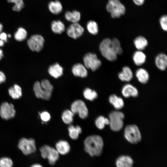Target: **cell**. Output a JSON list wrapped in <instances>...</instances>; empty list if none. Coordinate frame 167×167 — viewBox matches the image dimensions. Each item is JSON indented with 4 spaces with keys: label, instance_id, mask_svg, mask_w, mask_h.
Listing matches in <instances>:
<instances>
[{
    "label": "cell",
    "instance_id": "e575fe53",
    "mask_svg": "<svg viewBox=\"0 0 167 167\" xmlns=\"http://www.w3.org/2000/svg\"><path fill=\"white\" fill-rule=\"evenodd\" d=\"M83 94L86 99L91 101H93L97 97V94L96 91L88 88L85 89Z\"/></svg>",
    "mask_w": 167,
    "mask_h": 167
},
{
    "label": "cell",
    "instance_id": "4316f807",
    "mask_svg": "<svg viewBox=\"0 0 167 167\" xmlns=\"http://www.w3.org/2000/svg\"><path fill=\"white\" fill-rule=\"evenodd\" d=\"M51 26L52 31L55 33L60 34L65 29L64 23L60 20L53 21L51 23Z\"/></svg>",
    "mask_w": 167,
    "mask_h": 167
},
{
    "label": "cell",
    "instance_id": "e0dca14e",
    "mask_svg": "<svg viewBox=\"0 0 167 167\" xmlns=\"http://www.w3.org/2000/svg\"><path fill=\"white\" fill-rule=\"evenodd\" d=\"M118 77L121 81L128 82L132 79L133 74L129 66H125L122 67V71L118 73Z\"/></svg>",
    "mask_w": 167,
    "mask_h": 167
},
{
    "label": "cell",
    "instance_id": "b9f144b4",
    "mask_svg": "<svg viewBox=\"0 0 167 167\" xmlns=\"http://www.w3.org/2000/svg\"><path fill=\"white\" fill-rule=\"evenodd\" d=\"M133 1L136 5L140 6L143 4L145 0H133Z\"/></svg>",
    "mask_w": 167,
    "mask_h": 167
},
{
    "label": "cell",
    "instance_id": "30bf717a",
    "mask_svg": "<svg viewBox=\"0 0 167 167\" xmlns=\"http://www.w3.org/2000/svg\"><path fill=\"white\" fill-rule=\"evenodd\" d=\"M44 39L41 35H34L30 37L27 41V44L30 49L33 51L39 52L42 49Z\"/></svg>",
    "mask_w": 167,
    "mask_h": 167
},
{
    "label": "cell",
    "instance_id": "8d00e7d4",
    "mask_svg": "<svg viewBox=\"0 0 167 167\" xmlns=\"http://www.w3.org/2000/svg\"><path fill=\"white\" fill-rule=\"evenodd\" d=\"M12 160L10 158L4 157L0 158V167H12Z\"/></svg>",
    "mask_w": 167,
    "mask_h": 167
},
{
    "label": "cell",
    "instance_id": "8fae6325",
    "mask_svg": "<svg viewBox=\"0 0 167 167\" xmlns=\"http://www.w3.org/2000/svg\"><path fill=\"white\" fill-rule=\"evenodd\" d=\"M71 110L74 114L78 113L82 119L86 118L88 115V111L86 104L81 100H76L72 104Z\"/></svg>",
    "mask_w": 167,
    "mask_h": 167
},
{
    "label": "cell",
    "instance_id": "83f0119b",
    "mask_svg": "<svg viewBox=\"0 0 167 167\" xmlns=\"http://www.w3.org/2000/svg\"><path fill=\"white\" fill-rule=\"evenodd\" d=\"M8 92L10 96L13 99H18L22 95L21 87L17 84H14L8 89Z\"/></svg>",
    "mask_w": 167,
    "mask_h": 167
},
{
    "label": "cell",
    "instance_id": "bcb514c9",
    "mask_svg": "<svg viewBox=\"0 0 167 167\" xmlns=\"http://www.w3.org/2000/svg\"><path fill=\"white\" fill-rule=\"evenodd\" d=\"M3 26L2 24L0 23V33H1L2 30Z\"/></svg>",
    "mask_w": 167,
    "mask_h": 167
},
{
    "label": "cell",
    "instance_id": "d6a6232c",
    "mask_svg": "<svg viewBox=\"0 0 167 167\" xmlns=\"http://www.w3.org/2000/svg\"><path fill=\"white\" fill-rule=\"evenodd\" d=\"M74 113L71 110L66 109L63 112L62 118L63 122L66 124H71L73 121Z\"/></svg>",
    "mask_w": 167,
    "mask_h": 167
},
{
    "label": "cell",
    "instance_id": "ab89813d",
    "mask_svg": "<svg viewBox=\"0 0 167 167\" xmlns=\"http://www.w3.org/2000/svg\"><path fill=\"white\" fill-rule=\"evenodd\" d=\"M7 34L4 32L0 33V39L3 41L5 42L7 41Z\"/></svg>",
    "mask_w": 167,
    "mask_h": 167
},
{
    "label": "cell",
    "instance_id": "f35d334b",
    "mask_svg": "<svg viewBox=\"0 0 167 167\" xmlns=\"http://www.w3.org/2000/svg\"><path fill=\"white\" fill-rule=\"evenodd\" d=\"M40 118L43 122H47L50 119V115L49 113L47 111H43L39 113Z\"/></svg>",
    "mask_w": 167,
    "mask_h": 167
},
{
    "label": "cell",
    "instance_id": "cb8c5ba5",
    "mask_svg": "<svg viewBox=\"0 0 167 167\" xmlns=\"http://www.w3.org/2000/svg\"><path fill=\"white\" fill-rule=\"evenodd\" d=\"M64 16L67 21L72 23H78L81 17L80 12L76 10L67 11L65 12Z\"/></svg>",
    "mask_w": 167,
    "mask_h": 167
},
{
    "label": "cell",
    "instance_id": "7c38bea8",
    "mask_svg": "<svg viewBox=\"0 0 167 167\" xmlns=\"http://www.w3.org/2000/svg\"><path fill=\"white\" fill-rule=\"evenodd\" d=\"M15 113L12 104L6 102L2 104L0 108V116L2 119L7 120L15 116Z\"/></svg>",
    "mask_w": 167,
    "mask_h": 167
},
{
    "label": "cell",
    "instance_id": "4fadbf2b",
    "mask_svg": "<svg viewBox=\"0 0 167 167\" xmlns=\"http://www.w3.org/2000/svg\"><path fill=\"white\" fill-rule=\"evenodd\" d=\"M84 32V28L78 23H72L68 27L66 33L70 37L76 39L80 37Z\"/></svg>",
    "mask_w": 167,
    "mask_h": 167
},
{
    "label": "cell",
    "instance_id": "f1b7e54d",
    "mask_svg": "<svg viewBox=\"0 0 167 167\" xmlns=\"http://www.w3.org/2000/svg\"><path fill=\"white\" fill-rule=\"evenodd\" d=\"M69 135L70 137L73 139H77L79 136V134L82 132L81 128L78 126H74L71 125L68 127Z\"/></svg>",
    "mask_w": 167,
    "mask_h": 167
},
{
    "label": "cell",
    "instance_id": "ac0fdd59",
    "mask_svg": "<svg viewBox=\"0 0 167 167\" xmlns=\"http://www.w3.org/2000/svg\"><path fill=\"white\" fill-rule=\"evenodd\" d=\"M136 78L139 82L146 84L149 80L150 75L148 71L143 68H139L136 70L135 73Z\"/></svg>",
    "mask_w": 167,
    "mask_h": 167
},
{
    "label": "cell",
    "instance_id": "5bb4252c",
    "mask_svg": "<svg viewBox=\"0 0 167 167\" xmlns=\"http://www.w3.org/2000/svg\"><path fill=\"white\" fill-rule=\"evenodd\" d=\"M134 161L130 156L122 155L116 159L115 164L116 167H133Z\"/></svg>",
    "mask_w": 167,
    "mask_h": 167
},
{
    "label": "cell",
    "instance_id": "7402d4cb",
    "mask_svg": "<svg viewBox=\"0 0 167 167\" xmlns=\"http://www.w3.org/2000/svg\"><path fill=\"white\" fill-rule=\"evenodd\" d=\"M55 147L58 153L62 155L68 153L70 150V147L68 142L63 140L58 142L56 144Z\"/></svg>",
    "mask_w": 167,
    "mask_h": 167
},
{
    "label": "cell",
    "instance_id": "836d02e7",
    "mask_svg": "<svg viewBox=\"0 0 167 167\" xmlns=\"http://www.w3.org/2000/svg\"><path fill=\"white\" fill-rule=\"evenodd\" d=\"M109 119L103 116H100L95 120V125L100 129H103L105 125L109 124Z\"/></svg>",
    "mask_w": 167,
    "mask_h": 167
},
{
    "label": "cell",
    "instance_id": "484cf974",
    "mask_svg": "<svg viewBox=\"0 0 167 167\" xmlns=\"http://www.w3.org/2000/svg\"><path fill=\"white\" fill-rule=\"evenodd\" d=\"M109 100L110 103L117 109H122L124 105V102L122 99L115 94L111 95Z\"/></svg>",
    "mask_w": 167,
    "mask_h": 167
},
{
    "label": "cell",
    "instance_id": "52a82bcc",
    "mask_svg": "<svg viewBox=\"0 0 167 167\" xmlns=\"http://www.w3.org/2000/svg\"><path fill=\"white\" fill-rule=\"evenodd\" d=\"M40 151L42 157L47 159L51 165H54L59 159V154L56 149L49 146L45 145L42 146Z\"/></svg>",
    "mask_w": 167,
    "mask_h": 167
},
{
    "label": "cell",
    "instance_id": "d6986e66",
    "mask_svg": "<svg viewBox=\"0 0 167 167\" xmlns=\"http://www.w3.org/2000/svg\"><path fill=\"white\" fill-rule=\"evenodd\" d=\"M72 71L75 76L82 78L87 77L88 74L86 68L80 63L74 65L72 68Z\"/></svg>",
    "mask_w": 167,
    "mask_h": 167
},
{
    "label": "cell",
    "instance_id": "1f68e13d",
    "mask_svg": "<svg viewBox=\"0 0 167 167\" xmlns=\"http://www.w3.org/2000/svg\"><path fill=\"white\" fill-rule=\"evenodd\" d=\"M27 36L26 30L22 27L19 28L14 34V37L18 41H21L26 39Z\"/></svg>",
    "mask_w": 167,
    "mask_h": 167
},
{
    "label": "cell",
    "instance_id": "d4e9b609",
    "mask_svg": "<svg viewBox=\"0 0 167 167\" xmlns=\"http://www.w3.org/2000/svg\"><path fill=\"white\" fill-rule=\"evenodd\" d=\"M133 43L135 46L138 50L142 51L147 46L148 41L144 36H139L134 39Z\"/></svg>",
    "mask_w": 167,
    "mask_h": 167
},
{
    "label": "cell",
    "instance_id": "2e32d148",
    "mask_svg": "<svg viewBox=\"0 0 167 167\" xmlns=\"http://www.w3.org/2000/svg\"><path fill=\"white\" fill-rule=\"evenodd\" d=\"M155 63L156 67L161 71H165L167 67V56L164 53H159L156 56Z\"/></svg>",
    "mask_w": 167,
    "mask_h": 167
},
{
    "label": "cell",
    "instance_id": "3957f363",
    "mask_svg": "<svg viewBox=\"0 0 167 167\" xmlns=\"http://www.w3.org/2000/svg\"><path fill=\"white\" fill-rule=\"evenodd\" d=\"M111 40L109 38L103 40L99 45V49L102 55L106 59L114 61L117 58V55L113 51L111 45Z\"/></svg>",
    "mask_w": 167,
    "mask_h": 167
},
{
    "label": "cell",
    "instance_id": "f6af8a7d",
    "mask_svg": "<svg viewBox=\"0 0 167 167\" xmlns=\"http://www.w3.org/2000/svg\"><path fill=\"white\" fill-rule=\"evenodd\" d=\"M4 42L3 41L0 39V47L3 46L4 45Z\"/></svg>",
    "mask_w": 167,
    "mask_h": 167
},
{
    "label": "cell",
    "instance_id": "5b68a950",
    "mask_svg": "<svg viewBox=\"0 0 167 167\" xmlns=\"http://www.w3.org/2000/svg\"><path fill=\"white\" fill-rule=\"evenodd\" d=\"M124 136L126 139L132 144H136L141 139L140 131L137 126L135 125L127 126L124 131Z\"/></svg>",
    "mask_w": 167,
    "mask_h": 167
},
{
    "label": "cell",
    "instance_id": "d590c367",
    "mask_svg": "<svg viewBox=\"0 0 167 167\" xmlns=\"http://www.w3.org/2000/svg\"><path fill=\"white\" fill-rule=\"evenodd\" d=\"M8 2L15 4L12 7V10L15 11H20L24 7V4L23 0H7Z\"/></svg>",
    "mask_w": 167,
    "mask_h": 167
},
{
    "label": "cell",
    "instance_id": "277c9868",
    "mask_svg": "<svg viewBox=\"0 0 167 167\" xmlns=\"http://www.w3.org/2000/svg\"><path fill=\"white\" fill-rule=\"evenodd\" d=\"M106 8L113 18L120 17L126 11L125 6L119 0H109Z\"/></svg>",
    "mask_w": 167,
    "mask_h": 167
},
{
    "label": "cell",
    "instance_id": "7dc6e473",
    "mask_svg": "<svg viewBox=\"0 0 167 167\" xmlns=\"http://www.w3.org/2000/svg\"><path fill=\"white\" fill-rule=\"evenodd\" d=\"M7 37L9 38H10L11 37V35L10 34H8L7 35Z\"/></svg>",
    "mask_w": 167,
    "mask_h": 167
},
{
    "label": "cell",
    "instance_id": "8992f818",
    "mask_svg": "<svg viewBox=\"0 0 167 167\" xmlns=\"http://www.w3.org/2000/svg\"><path fill=\"white\" fill-rule=\"evenodd\" d=\"M124 118V115L121 112L114 111L111 112L109 116V124L111 129L115 131L120 130L123 125Z\"/></svg>",
    "mask_w": 167,
    "mask_h": 167
},
{
    "label": "cell",
    "instance_id": "44dd1931",
    "mask_svg": "<svg viewBox=\"0 0 167 167\" xmlns=\"http://www.w3.org/2000/svg\"><path fill=\"white\" fill-rule=\"evenodd\" d=\"M63 70L62 66L58 63H56L49 66L48 72L51 76L57 79L62 75Z\"/></svg>",
    "mask_w": 167,
    "mask_h": 167
},
{
    "label": "cell",
    "instance_id": "74e56055",
    "mask_svg": "<svg viewBox=\"0 0 167 167\" xmlns=\"http://www.w3.org/2000/svg\"><path fill=\"white\" fill-rule=\"evenodd\" d=\"M160 23L162 29L164 31L167 30V17L166 15L162 16L160 19Z\"/></svg>",
    "mask_w": 167,
    "mask_h": 167
},
{
    "label": "cell",
    "instance_id": "4dcf8cb0",
    "mask_svg": "<svg viewBox=\"0 0 167 167\" xmlns=\"http://www.w3.org/2000/svg\"><path fill=\"white\" fill-rule=\"evenodd\" d=\"M111 45L113 51L117 55L122 54V49L120 42L118 38H114L111 39Z\"/></svg>",
    "mask_w": 167,
    "mask_h": 167
},
{
    "label": "cell",
    "instance_id": "7bdbcfd3",
    "mask_svg": "<svg viewBox=\"0 0 167 167\" xmlns=\"http://www.w3.org/2000/svg\"><path fill=\"white\" fill-rule=\"evenodd\" d=\"M30 167H43L41 165L39 164H35L32 165Z\"/></svg>",
    "mask_w": 167,
    "mask_h": 167
},
{
    "label": "cell",
    "instance_id": "9c48e42d",
    "mask_svg": "<svg viewBox=\"0 0 167 167\" xmlns=\"http://www.w3.org/2000/svg\"><path fill=\"white\" fill-rule=\"evenodd\" d=\"M84 65L92 71H96L101 66L102 62L96 55L94 53H88L86 54L83 58Z\"/></svg>",
    "mask_w": 167,
    "mask_h": 167
},
{
    "label": "cell",
    "instance_id": "9a60e30c",
    "mask_svg": "<svg viewBox=\"0 0 167 167\" xmlns=\"http://www.w3.org/2000/svg\"><path fill=\"white\" fill-rule=\"evenodd\" d=\"M121 92L123 96L126 98L136 97L139 94L137 88L130 84H125L122 87Z\"/></svg>",
    "mask_w": 167,
    "mask_h": 167
},
{
    "label": "cell",
    "instance_id": "6da1fadb",
    "mask_svg": "<svg viewBox=\"0 0 167 167\" xmlns=\"http://www.w3.org/2000/svg\"><path fill=\"white\" fill-rule=\"evenodd\" d=\"M84 145L85 151L91 156H98L101 154L104 143L100 136L93 135L88 137L84 140Z\"/></svg>",
    "mask_w": 167,
    "mask_h": 167
},
{
    "label": "cell",
    "instance_id": "f546056e",
    "mask_svg": "<svg viewBox=\"0 0 167 167\" xmlns=\"http://www.w3.org/2000/svg\"><path fill=\"white\" fill-rule=\"evenodd\" d=\"M86 28L88 31L92 35H96L98 32V25L97 23L94 20L89 21L87 24Z\"/></svg>",
    "mask_w": 167,
    "mask_h": 167
},
{
    "label": "cell",
    "instance_id": "7a4b0ae2",
    "mask_svg": "<svg viewBox=\"0 0 167 167\" xmlns=\"http://www.w3.org/2000/svg\"><path fill=\"white\" fill-rule=\"evenodd\" d=\"M53 87L47 79L36 81L33 86V90L36 96L39 98L48 100L51 96Z\"/></svg>",
    "mask_w": 167,
    "mask_h": 167
},
{
    "label": "cell",
    "instance_id": "60d3db41",
    "mask_svg": "<svg viewBox=\"0 0 167 167\" xmlns=\"http://www.w3.org/2000/svg\"><path fill=\"white\" fill-rule=\"evenodd\" d=\"M6 80V77L4 74L0 71V84L5 82Z\"/></svg>",
    "mask_w": 167,
    "mask_h": 167
},
{
    "label": "cell",
    "instance_id": "603a6c76",
    "mask_svg": "<svg viewBox=\"0 0 167 167\" xmlns=\"http://www.w3.org/2000/svg\"><path fill=\"white\" fill-rule=\"evenodd\" d=\"M49 11L54 15H58L61 12L63 6L61 2L58 0L50 2L48 5Z\"/></svg>",
    "mask_w": 167,
    "mask_h": 167
},
{
    "label": "cell",
    "instance_id": "ee69618b",
    "mask_svg": "<svg viewBox=\"0 0 167 167\" xmlns=\"http://www.w3.org/2000/svg\"><path fill=\"white\" fill-rule=\"evenodd\" d=\"M3 56L2 51L0 49V60H1Z\"/></svg>",
    "mask_w": 167,
    "mask_h": 167
},
{
    "label": "cell",
    "instance_id": "ffe728a7",
    "mask_svg": "<svg viewBox=\"0 0 167 167\" xmlns=\"http://www.w3.org/2000/svg\"><path fill=\"white\" fill-rule=\"evenodd\" d=\"M132 60L136 65L140 66L145 63L146 60V56L142 51L137 50L133 54Z\"/></svg>",
    "mask_w": 167,
    "mask_h": 167
},
{
    "label": "cell",
    "instance_id": "ba28073f",
    "mask_svg": "<svg viewBox=\"0 0 167 167\" xmlns=\"http://www.w3.org/2000/svg\"><path fill=\"white\" fill-rule=\"evenodd\" d=\"M18 147L23 153L28 155L35 152L36 150L35 142L33 139H21L19 142Z\"/></svg>",
    "mask_w": 167,
    "mask_h": 167
}]
</instances>
